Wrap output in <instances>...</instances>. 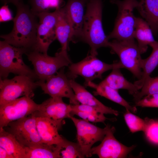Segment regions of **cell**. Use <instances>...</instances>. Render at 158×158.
Instances as JSON below:
<instances>
[{
    "mask_svg": "<svg viewBox=\"0 0 158 158\" xmlns=\"http://www.w3.org/2000/svg\"><path fill=\"white\" fill-rule=\"evenodd\" d=\"M71 110V104L64 103L62 98L51 97L39 104L34 113L36 116L51 118L62 126L64 119L70 118Z\"/></svg>",
    "mask_w": 158,
    "mask_h": 158,
    "instance_id": "15",
    "label": "cell"
},
{
    "mask_svg": "<svg viewBox=\"0 0 158 158\" xmlns=\"http://www.w3.org/2000/svg\"><path fill=\"white\" fill-rule=\"evenodd\" d=\"M66 74L70 79H74L78 75L84 78L85 85L96 78H102L105 72L116 68L123 67L119 61L109 64L99 59L96 56L90 54L80 61L71 63L68 66Z\"/></svg>",
    "mask_w": 158,
    "mask_h": 158,
    "instance_id": "6",
    "label": "cell"
},
{
    "mask_svg": "<svg viewBox=\"0 0 158 158\" xmlns=\"http://www.w3.org/2000/svg\"><path fill=\"white\" fill-rule=\"evenodd\" d=\"M120 69L116 68L112 69L111 72L100 83L116 90H126L130 94L134 95L139 90L134 83L130 82L124 77Z\"/></svg>",
    "mask_w": 158,
    "mask_h": 158,
    "instance_id": "23",
    "label": "cell"
},
{
    "mask_svg": "<svg viewBox=\"0 0 158 158\" xmlns=\"http://www.w3.org/2000/svg\"><path fill=\"white\" fill-rule=\"evenodd\" d=\"M4 128L25 147H35L43 143L37 129L34 113L10 122Z\"/></svg>",
    "mask_w": 158,
    "mask_h": 158,
    "instance_id": "9",
    "label": "cell"
},
{
    "mask_svg": "<svg viewBox=\"0 0 158 158\" xmlns=\"http://www.w3.org/2000/svg\"><path fill=\"white\" fill-rule=\"evenodd\" d=\"M150 26L153 35L158 33V0H139L136 8Z\"/></svg>",
    "mask_w": 158,
    "mask_h": 158,
    "instance_id": "19",
    "label": "cell"
},
{
    "mask_svg": "<svg viewBox=\"0 0 158 158\" xmlns=\"http://www.w3.org/2000/svg\"><path fill=\"white\" fill-rule=\"evenodd\" d=\"M0 158H13L4 148L0 147Z\"/></svg>",
    "mask_w": 158,
    "mask_h": 158,
    "instance_id": "35",
    "label": "cell"
},
{
    "mask_svg": "<svg viewBox=\"0 0 158 158\" xmlns=\"http://www.w3.org/2000/svg\"><path fill=\"white\" fill-rule=\"evenodd\" d=\"M135 106L158 108V94L146 95L135 102Z\"/></svg>",
    "mask_w": 158,
    "mask_h": 158,
    "instance_id": "33",
    "label": "cell"
},
{
    "mask_svg": "<svg viewBox=\"0 0 158 158\" xmlns=\"http://www.w3.org/2000/svg\"><path fill=\"white\" fill-rule=\"evenodd\" d=\"M149 46L152 48V52L147 58L142 59L141 63V77L134 83L138 90L141 89L146 80L158 66V42L155 41Z\"/></svg>",
    "mask_w": 158,
    "mask_h": 158,
    "instance_id": "25",
    "label": "cell"
},
{
    "mask_svg": "<svg viewBox=\"0 0 158 158\" xmlns=\"http://www.w3.org/2000/svg\"><path fill=\"white\" fill-rule=\"evenodd\" d=\"M155 94H158V76L148 77L145 81L140 91L133 96L135 102L146 95Z\"/></svg>",
    "mask_w": 158,
    "mask_h": 158,
    "instance_id": "30",
    "label": "cell"
},
{
    "mask_svg": "<svg viewBox=\"0 0 158 158\" xmlns=\"http://www.w3.org/2000/svg\"><path fill=\"white\" fill-rule=\"evenodd\" d=\"M52 12H42L36 16L39 19L36 42L34 50L47 54L49 47L56 39V25L60 8Z\"/></svg>",
    "mask_w": 158,
    "mask_h": 158,
    "instance_id": "13",
    "label": "cell"
},
{
    "mask_svg": "<svg viewBox=\"0 0 158 158\" xmlns=\"http://www.w3.org/2000/svg\"><path fill=\"white\" fill-rule=\"evenodd\" d=\"M85 85L95 90L93 92L95 95H100L103 97L124 107L126 110H129L134 113L137 112L136 107L130 105L120 95L118 90L100 83L97 84L92 81L89 82Z\"/></svg>",
    "mask_w": 158,
    "mask_h": 158,
    "instance_id": "20",
    "label": "cell"
},
{
    "mask_svg": "<svg viewBox=\"0 0 158 158\" xmlns=\"http://www.w3.org/2000/svg\"><path fill=\"white\" fill-rule=\"evenodd\" d=\"M77 130V142L85 157H91L90 151L92 145L97 142H101L106 134L107 125L101 128L83 119L71 116Z\"/></svg>",
    "mask_w": 158,
    "mask_h": 158,
    "instance_id": "12",
    "label": "cell"
},
{
    "mask_svg": "<svg viewBox=\"0 0 158 158\" xmlns=\"http://www.w3.org/2000/svg\"><path fill=\"white\" fill-rule=\"evenodd\" d=\"M144 133L149 141L153 144L158 145V121L149 118Z\"/></svg>",
    "mask_w": 158,
    "mask_h": 158,
    "instance_id": "32",
    "label": "cell"
},
{
    "mask_svg": "<svg viewBox=\"0 0 158 158\" xmlns=\"http://www.w3.org/2000/svg\"><path fill=\"white\" fill-rule=\"evenodd\" d=\"M60 0H28L32 11L36 15L42 12L49 11V9L56 8Z\"/></svg>",
    "mask_w": 158,
    "mask_h": 158,
    "instance_id": "31",
    "label": "cell"
},
{
    "mask_svg": "<svg viewBox=\"0 0 158 158\" xmlns=\"http://www.w3.org/2000/svg\"><path fill=\"white\" fill-rule=\"evenodd\" d=\"M39 105L31 98L26 96L0 105V128L32 114L37 110Z\"/></svg>",
    "mask_w": 158,
    "mask_h": 158,
    "instance_id": "10",
    "label": "cell"
},
{
    "mask_svg": "<svg viewBox=\"0 0 158 158\" xmlns=\"http://www.w3.org/2000/svg\"><path fill=\"white\" fill-rule=\"evenodd\" d=\"M55 33L56 38L61 45V50L67 51L68 43L73 40V34L71 25L62 8H60Z\"/></svg>",
    "mask_w": 158,
    "mask_h": 158,
    "instance_id": "22",
    "label": "cell"
},
{
    "mask_svg": "<svg viewBox=\"0 0 158 158\" xmlns=\"http://www.w3.org/2000/svg\"><path fill=\"white\" fill-rule=\"evenodd\" d=\"M36 117L37 128L42 142L50 145L60 143L63 138L59 134L58 131L62 126L51 118Z\"/></svg>",
    "mask_w": 158,
    "mask_h": 158,
    "instance_id": "17",
    "label": "cell"
},
{
    "mask_svg": "<svg viewBox=\"0 0 158 158\" xmlns=\"http://www.w3.org/2000/svg\"><path fill=\"white\" fill-rule=\"evenodd\" d=\"M88 0H68L62 8L71 26L74 39H80L85 16L84 8Z\"/></svg>",
    "mask_w": 158,
    "mask_h": 158,
    "instance_id": "16",
    "label": "cell"
},
{
    "mask_svg": "<svg viewBox=\"0 0 158 158\" xmlns=\"http://www.w3.org/2000/svg\"><path fill=\"white\" fill-rule=\"evenodd\" d=\"M105 135L98 146L92 147L90 155H97L99 158H122L126 157L135 146L128 147L119 142L114 134L115 129L107 125Z\"/></svg>",
    "mask_w": 158,
    "mask_h": 158,
    "instance_id": "14",
    "label": "cell"
},
{
    "mask_svg": "<svg viewBox=\"0 0 158 158\" xmlns=\"http://www.w3.org/2000/svg\"><path fill=\"white\" fill-rule=\"evenodd\" d=\"M126 123L130 131L134 133L142 131L144 132L147 127L149 118H146L142 119L126 110L124 114Z\"/></svg>",
    "mask_w": 158,
    "mask_h": 158,
    "instance_id": "29",
    "label": "cell"
},
{
    "mask_svg": "<svg viewBox=\"0 0 158 158\" xmlns=\"http://www.w3.org/2000/svg\"><path fill=\"white\" fill-rule=\"evenodd\" d=\"M38 87L34 80L26 75H18L11 79L0 78V105L21 96L32 98Z\"/></svg>",
    "mask_w": 158,
    "mask_h": 158,
    "instance_id": "8",
    "label": "cell"
},
{
    "mask_svg": "<svg viewBox=\"0 0 158 158\" xmlns=\"http://www.w3.org/2000/svg\"><path fill=\"white\" fill-rule=\"evenodd\" d=\"M27 158H59L56 145L44 143L32 147H25Z\"/></svg>",
    "mask_w": 158,
    "mask_h": 158,
    "instance_id": "27",
    "label": "cell"
},
{
    "mask_svg": "<svg viewBox=\"0 0 158 158\" xmlns=\"http://www.w3.org/2000/svg\"><path fill=\"white\" fill-rule=\"evenodd\" d=\"M26 53L24 49L12 46L5 41H0V76L6 78L10 73L28 76L35 80H39L34 70L23 61V55Z\"/></svg>",
    "mask_w": 158,
    "mask_h": 158,
    "instance_id": "3",
    "label": "cell"
},
{
    "mask_svg": "<svg viewBox=\"0 0 158 158\" xmlns=\"http://www.w3.org/2000/svg\"><path fill=\"white\" fill-rule=\"evenodd\" d=\"M59 158H83V154L77 142H74L63 138L62 141L56 145Z\"/></svg>",
    "mask_w": 158,
    "mask_h": 158,
    "instance_id": "28",
    "label": "cell"
},
{
    "mask_svg": "<svg viewBox=\"0 0 158 158\" xmlns=\"http://www.w3.org/2000/svg\"><path fill=\"white\" fill-rule=\"evenodd\" d=\"M36 82L44 93L51 97H66L69 99L71 104H80L71 86L70 79L65 73L64 67L48 78L45 81L38 80Z\"/></svg>",
    "mask_w": 158,
    "mask_h": 158,
    "instance_id": "11",
    "label": "cell"
},
{
    "mask_svg": "<svg viewBox=\"0 0 158 158\" xmlns=\"http://www.w3.org/2000/svg\"><path fill=\"white\" fill-rule=\"evenodd\" d=\"M70 82L79 103L94 107L104 114H113L116 116L118 115L119 112L117 111L104 105L74 79H70Z\"/></svg>",
    "mask_w": 158,
    "mask_h": 158,
    "instance_id": "18",
    "label": "cell"
},
{
    "mask_svg": "<svg viewBox=\"0 0 158 158\" xmlns=\"http://www.w3.org/2000/svg\"><path fill=\"white\" fill-rule=\"evenodd\" d=\"M4 4H7L12 3L15 6L22 0H1Z\"/></svg>",
    "mask_w": 158,
    "mask_h": 158,
    "instance_id": "36",
    "label": "cell"
},
{
    "mask_svg": "<svg viewBox=\"0 0 158 158\" xmlns=\"http://www.w3.org/2000/svg\"><path fill=\"white\" fill-rule=\"evenodd\" d=\"M67 51L60 50L54 56L36 50L29 51L25 54L33 65L39 80L44 82L55 74L59 69L68 66L72 63Z\"/></svg>",
    "mask_w": 158,
    "mask_h": 158,
    "instance_id": "5",
    "label": "cell"
},
{
    "mask_svg": "<svg viewBox=\"0 0 158 158\" xmlns=\"http://www.w3.org/2000/svg\"><path fill=\"white\" fill-rule=\"evenodd\" d=\"M138 0H110V2L118 7V12L113 30L107 36L109 40H134V32L136 17L133 11L136 8Z\"/></svg>",
    "mask_w": 158,
    "mask_h": 158,
    "instance_id": "4",
    "label": "cell"
},
{
    "mask_svg": "<svg viewBox=\"0 0 158 158\" xmlns=\"http://www.w3.org/2000/svg\"><path fill=\"white\" fill-rule=\"evenodd\" d=\"M86 6L80 39L90 46V54L97 56V49L103 47H108L109 42L102 26V1L88 0Z\"/></svg>",
    "mask_w": 158,
    "mask_h": 158,
    "instance_id": "2",
    "label": "cell"
},
{
    "mask_svg": "<svg viewBox=\"0 0 158 158\" xmlns=\"http://www.w3.org/2000/svg\"><path fill=\"white\" fill-rule=\"evenodd\" d=\"M16 6L17 12L13 20L12 30L8 34L1 35L0 37L12 46L24 49L26 53L35 49L38 17L32 11L29 5L23 1Z\"/></svg>",
    "mask_w": 158,
    "mask_h": 158,
    "instance_id": "1",
    "label": "cell"
},
{
    "mask_svg": "<svg viewBox=\"0 0 158 158\" xmlns=\"http://www.w3.org/2000/svg\"><path fill=\"white\" fill-rule=\"evenodd\" d=\"M12 13L9 9L8 6L4 4L0 9V22H4L13 20Z\"/></svg>",
    "mask_w": 158,
    "mask_h": 158,
    "instance_id": "34",
    "label": "cell"
},
{
    "mask_svg": "<svg viewBox=\"0 0 158 158\" xmlns=\"http://www.w3.org/2000/svg\"><path fill=\"white\" fill-rule=\"evenodd\" d=\"M0 147L5 150L13 158H27L25 147L4 128H0Z\"/></svg>",
    "mask_w": 158,
    "mask_h": 158,
    "instance_id": "24",
    "label": "cell"
},
{
    "mask_svg": "<svg viewBox=\"0 0 158 158\" xmlns=\"http://www.w3.org/2000/svg\"><path fill=\"white\" fill-rule=\"evenodd\" d=\"M118 56L123 68L131 72L135 77L140 78L142 75L141 63L142 59L137 44L134 40H118L109 42V47Z\"/></svg>",
    "mask_w": 158,
    "mask_h": 158,
    "instance_id": "7",
    "label": "cell"
},
{
    "mask_svg": "<svg viewBox=\"0 0 158 158\" xmlns=\"http://www.w3.org/2000/svg\"><path fill=\"white\" fill-rule=\"evenodd\" d=\"M152 30L147 22L142 18L136 17L133 36L141 54L145 52L148 45L155 40Z\"/></svg>",
    "mask_w": 158,
    "mask_h": 158,
    "instance_id": "21",
    "label": "cell"
},
{
    "mask_svg": "<svg viewBox=\"0 0 158 158\" xmlns=\"http://www.w3.org/2000/svg\"><path fill=\"white\" fill-rule=\"evenodd\" d=\"M71 116L76 115L84 120L94 123L101 122L104 123L107 120L114 121L115 119L106 118L104 114L96 108L86 105L80 104H71Z\"/></svg>",
    "mask_w": 158,
    "mask_h": 158,
    "instance_id": "26",
    "label": "cell"
}]
</instances>
